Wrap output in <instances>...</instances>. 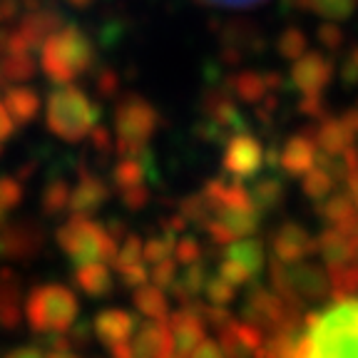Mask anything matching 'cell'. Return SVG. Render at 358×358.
Returning <instances> with one entry per match:
<instances>
[{
  "instance_id": "6da1fadb",
  "label": "cell",
  "mask_w": 358,
  "mask_h": 358,
  "mask_svg": "<svg viewBox=\"0 0 358 358\" xmlns=\"http://www.w3.org/2000/svg\"><path fill=\"white\" fill-rule=\"evenodd\" d=\"M303 326H306L308 356H358V301L353 299L336 301L324 313H306Z\"/></svg>"
},
{
  "instance_id": "7a4b0ae2",
  "label": "cell",
  "mask_w": 358,
  "mask_h": 358,
  "mask_svg": "<svg viewBox=\"0 0 358 358\" xmlns=\"http://www.w3.org/2000/svg\"><path fill=\"white\" fill-rule=\"evenodd\" d=\"M40 67L45 78L55 85H70L95 65L97 50L85 30L78 25H62L40 45Z\"/></svg>"
},
{
  "instance_id": "3957f363",
  "label": "cell",
  "mask_w": 358,
  "mask_h": 358,
  "mask_svg": "<svg viewBox=\"0 0 358 358\" xmlns=\"http://www.w3.org/2000/svg\"><path fill=\"white\" fill-rule=\"evenodd\" d=\"M97 120H100V105L73 85H60L48 95L45 122H48V129L60 140H85L97 124Z\"/></svg>"
},
{
  "instance_id": "277c9868",
  "label": "cell",
  "mask_w": 358,
  "mask_h": 358,
  "mask_svg": "<svg viewBox=\"0 0 358 358\" xmlns=\"http://www.w3.org/2000/svg\"><path fill=\"white\" fill-rule=\"evenodd\" d=\"M55 239L75 266L87 262H105L112 266L120 249V241L112 239L105 227L97 224L90 214H73L70 219H65L57 227Z\"/></svg>"
},
{
  "instance_id": "5b68a950",
  "label": "cell",
  "mask_w": 358,
  "mask_h": 358,
  "mask_svg": "<svg viewBox=\"0 0 358 358\" xmlns=\"http://www.w3.org/2000/svg\"><path fill=\"white\" fill-rule=\"evenodd\" d=\"M80 316V299L65 284L33 286L25 301V319L35 334H65Z\"/></svg>"
},
{
  "instance_id": "8992f818",
  "label": "cell",
  "mask_w": 358,
  "mask_h": 358,
  "mask_svg": "<svg viewBox=\"0 0 358 358\" xmlns=\"http://www.w3.org/2000/svg\"><path fill=\"white\" fill-rule=\"evenodd\" d=\"M159 127V110L140 95H122L115 102V132L120 155H140Z\"/></svg>"
},
{
  "instance_id": "52a82bcc",
  "label": "cell",
  "mask_w": 358,
  "mask_h": 358,
  "mask_svg": "<svg viewBox=\"0 0 358 358\" xmlns=\"http://www.w3.org/2000/svg\"><path fill=\"white\" fill-rule=\"evenodd\" d=\"M239 319L264 329V334L274 331L276 326H281L284 321H303L301 313L291 311L276 291H268L266 286L252 284V281H249V294H246V299H244Z\"/></svg>"
},
{
  "instance_id": "ba28073f",
  "label": "cell",
  "mask_w": 358,
  "mask_h": 358,
  "mask_svg": "<svg viewBox=\"0 0 358 358\" xmlns=\"http://www.w3.org/2000/svg\"><path fill=\"white\" fill-rule=\"evenodd\" d=\"M169 329H172L174 356L185 358L192 356L196 343L207 336V321H204V303L192 299L189 303H182L179 311L167 316Z\"/></svg>"
},
{
  "instance_id": "9c48e42d",
  "label": "cell",
  "mask_w": 358,
  "mask_h": 358,
  "mask_svg": "<svg viewBox=\"0 0 358 358\" xmlns=\"http://www.w3.org/2000/svg\"><path fill=\"white\" fill-rule=\"evenodd\" d=\"M224 172L236 179H252L264 167V150L249 132H236L227 140L222 157Z\"/></svg>"
},
{
  "instance_id": "30bf717a",
  "label": "cell",
  "mask_w": 358,
  "mask_h": 358,
  "mask_svg": "<svg viewBox=\"0 0 358 358\" xmlns=\"http://www.w3.org/2000/svg\"><path fill=\"white\" fill-rule=\"evenodd\" d=\"M336 65L331 57L321 55V52H303L301 57L294 60L291 65V87L299 92H324L329 83L334 80Z\"/></svg>"
},
{
  "instance_id": "8fae6325",
  "label": "cell",
  "mask_w": 358,
  "mask_h": 358,
  "mask_svg": "<svg viewBox=\"0 0 358 358\" xmlns=\"http://www.w3.org/2000/svg\"><path fill=\"white\" fill-rule=\"evenodd\" d=\"M43 249V229L33 222L0 227V257L13 262H30Z\"/></svg>"
},
{
  "instance_id": "7c38bea8",
  "label": "cell",
  "mask_w": 358,
  "mask_h": 358,
  "mask_svg": "<svg viewBox=\"0 0 358 358\" xmlns=\"http://www.w3.org/2000/svg\"><path fill=\"white\" fill-rule=\"evenodd\" d=\"M289 279L294 294L301 296L303 301H324V299H331V276L326 266H319V264H311L306 259H301V262L289 264Z\"/></svg>"
},
{
  "instance_id": "4fadbf2b",
  "label": "cell",
  "mask_w": 358,
  "mask_h": 358,
  "mask_svg": "<svg viewBox=\"0 0 358 358\" xmlns=\"http://www.w3.org/2000/svg\"><path fill=\"white\" fill-rule=\"evenodd\" d=\"M134 356L145 358H169L174 356L172 329H169L167 316L164 319H147L145 324L137 326L132 336Z\"/></svg>"
},
{
  "instance_id": "5bb4252c",
  "label": "cell",
  "mask_w": 358,
  "mask_h": 358,
  "mask_svg": "<svg viewBox=\"0 0 358 358\" xmlns=\"http://www.w3.org/2000/svg\"><path fill=\"white\" fill-rule=\"evenodd\" d=\"M110 199V187L100 174L90 172L87 167L80 169V179L75 189H70V201L67 209L73 214H97Z\"/></svg>"
},
{
  "instance_id": "9a60e30c",
  "label": "cell",
  "mask_w": 358,
  "mask_h": 358,
  "mask_svg": "<svg viewBox=\"0 0 358 358\" xmlns=\"http://www.w3.org/2000/svg\"><path fill=\"white\" fill-rule=\"evenodd\" d=\"M271 249H274V257L281 259L286 264L301 262L313 254H319V239L308 234L303 227L294 222H286L279 231L271 239Z\"/></svg>"
},
{
  "instance_id": "2e32d148",
  "label": "cell",
  "mask_w": 358,
  "mask_h": 358,
  "mask_svg": "<svg viewBox=\"0 0 358 358\" xmlns=\"http://www.w3.org/2000/svg\"><path fill=\"white\" fill-rule=\"evenodd\" d=\"M140 326V319L124 308H105L92 321V334L105 348L117 346V343L132 341L134 331Z\"/></svg>"
},
{
  "instance_id": "e0dca14e",
  "label": "cell",
  "mask_w": 358,
  "mask_h": 358,
  "mask_svg": "<svg viewBox=\"0 0 358 358\" xmlns=\"http://www.w3.org/2000/svg\"><path fill=\"white\" fill-rule=\"evenodd\" d=\"M73 281L90 299H105L115 291V279H112V271L105 262L78 264L73 271Z\"/></svg>"
},
{
  "instance_id": "ac0fdd59",
  "label": "cell",
  "mask_w": 358,
  "mask_h": 358,
  "mask_svg": "<svg viewBox=\"0 0 358 358\" xmlns=\"http://www.w3.org/2000/svg\"><path fill=\"white\" fill-rule=\"evenodd\" d=\"M316 142L308 140L306 134H294L289 142H286V147L281 150V162L279 167L284 169L286 174H291V177H299V174L308 172V169L313 167V159H316Z\"/></svg>"
},
{
  "instance_id": "d6986e66",
  "label": "cell",
  "mask_w": 358,
  "mask_h": 358,
  "mask_svg": "<svg viewBox=\"0 0 358 358\" xmlns=\"http://www.w3.org/2000/svg\"><path fill=\"white\" fill-rule=\"evenodd\" d=\"M40 95L33 87L25 85H15V87H6V97L3 105L8 107L10 117L15 120V124H30L40 115Z\"/></svg>"
},
{
  "instance_id": "ffe728a7",
  "label": "cell",
  "mask_w": 358,
  "mask_h": 358,
  "mask_svg": "<svg viewBox=\"0 0 358 358\" xmlns=\"http://www.w3.org/2000/svg\"><path fill=\"white\" fill-rule=\"evenodd\" d=\"M0 326H20V281L10 268L0 271Z\"/></svg>"
},
{
  "instance_id": "44dd1931",
  "label": "cell",
  "mask_w": 358,
  "mask_h": 358,
  "mask_svg": "<svg viewBox=\"0 0 358 358\" xmlns=\"http://www.w3.org/2000/svg\"><path fill=\"white\" fill-rule=\"evenodd\" d=\"M356 142V134L346 127L341 117H326L321 120L319 129H316V147H321L329 155H341L348 145Z\"/></svg>"
},
{
  "instance_id": "7402d4cb",
  "label": "cell",
  "mask_w": 358,
  "mask_h": 358,
  "mask_svg": "<svg viewBox=\"0 0 358 358\" xmlns=\"http://www.w3.org/2000/svg\"><path fill=\"white\" fill-rule=\"evenodd\" d=\"M214 217L222 224H227L236 239L239 236H252L259 229V224H262L257 207H217Z\"/></svg>"
},
{
  "instance_id": "603a6c76",
  "label": "cell",
  "mask_w": 358,
  "mask_h": 358,
  "mask_svg": "<svg viewBox=\"0 0 358 358\" xmlns=\"http://www.w3.org/2000/svg\"><path fill=\"white\" fill-rule=\"evenodd\" d=\"M204 281H207V268H204V264L199 259V262L187 264V268L182 274H177V279L169 286V291H172V296L179 303H189L192 299H196L201 294Z\"/></svg>"
},
{
  "instance_id": "cb8c5ba5",
  "label": "cell",
  "mask_w": 358,
  "mask_h": 358,
  "mask_svg": "<svg viewBox=\"0 0 358 358\" xmlns=\"http://www.w3.org/2000/svg\"><path fill=\"white\" fill-rule=\"evenodd\" d=\"M227 90L241 102H249V105H257L268 90L264 85L262 73H254V70H244V73H236L227 78Z\"/></svg>"
},
{
  "instance_id": "d4e9b609",
  "label": "cell",
  "mask_w": 358,
  "mask_h": 358,
  "mask_svg": "<svg viewBox=\"0 0 358 358\" xmlns=\"http://www.w3.org/2000/svg\"><path fill=\"white\" fill-rule=\"evenodd\" d=\"M224 257L239 262L252 276H257L264 268V246L259 239H246V236H239V239H234V241L227 244V254H224Z\"/></svg>"
},
{
  "instance_id": "484cf974",
  "label": "cell",
  "mask_w": 358,
  "mask_h": 358,
  "mask_svg": "<svg viewBox=\"0 0 358 358\" xmlns=\"http://www.w3.org/2000/svg\"><path fill=\"white\" fill-rule=\"evenodd\" d=\"M134 308L147 319H164L169 316V301L164 289L155 284H142L134 289Z\"/></svg>"
},
{
  "instance_id": "4316f807",
  "label": "cell",
  "mask_w": 358,
  "mask_h": 358,
  "mask_svg": "<svg viewBox=\"0 0 358 358\" xmlns=\"http://www.w3.org/2000/svg\"><path fill=\"white\" fill-rule=\"evenodd\" d=\"M249 194H252L254 207H257L259 212H271V209L279 207L281 199H284V182H281L276 174H268V177H262L254 182Z\"/></svg>"
},
{
  "instance_id": "83f0119b",
  "label": "cell",
  "mask_w": 358,
  "mask_h": 358,
  "mask_svg": "<svg viewBox=\"0 0 358 358\" xmlns=\"http://www.w3.org/2000/svg\"><path fill=\"white\" fill-rule=\"evenodd\" d=\"M0 73L8 83H25L38 73L33 52H0Z\"/></svg>"
},
{
  "instance_id": "f1b7e54d",
  "label": "cell",
  "mask_w": 358,
  "mask_h": 358,
  "mask_svg": "<svg viewBox=\"0 0 358 358\" xmlns=\"http://www.w3.org/2000/svg\"><path fill=\"white\" fill-rule=\"evenodd\" d=\"M291 3L326 20H348L358 10V0H291Z\"/></svg>"
},
{
  "instance_id": "f546056e",
  "label": "cell",
  "mask_w": 358,
  "mask_h": 358,
  "mask_svg": "<svg viewBox=\"0 0 358 358\" xmlns=\"http://www.w3.org/2000/svg\"><path fill=\"white\" fill-rule=\"evenodd\" d=\"M331 299L343 301V299L358 296V259L341 268H331Z\"/></svg>"
},
{
  "instance_id": "4dcf8cb0",
  "label": "cell",
  "mask_w": 358,
  "mask_h": 358,
  "mask_svg": "<svg viewBox=\"0 0 358 358\" xmlns=\"http://www.w3.org/2000/svg\"><path fill=\"white\" fill-rule=\"evenodd\" d=\"M147 179V172H145V164H142L140 155H122L115 167H112V182L117 187L120 192L127 189V187H134V185H145Z\"/></svg>"
},
{
  "instance_id": "1f68e13d",
  "label": "cell",
  "mask_w": 358,
  "mask_h": 358,
  "mask_svg": "<svg viewBox=\"0 0 358 358\" xmlns=\"http://www.w3.org/2000/svg\"><path fill=\"white\" fill-rule=\"evenodd\" d=\"M67 201H70V185L62 177L50 179L40 194V204H43V212L48 217H60L67 209Z\"/></svg>"
},
{
  "instance_id": "d6a6232c",
  "label": "cell",
  "mask_w": 358,
  "mask_h": 358,
  "mask_svg": "<svg viewBox=\"0 0 358 358\" xmlns=\"http://www.w3.org/2000/svg\"><path fill=\"white\" fill-rule=\"evenodd\" d=\"M319 212L329 224H336V222H341L343 217H348V214L358 212V209L346 189V192H336V194H331L329 199L324 196V199L319 201Z\"/></svg>"
},
{
  "instance_id": "836d02e7",
  "label": "cell",
  "mask_w": 358,
  "mask_h": 358,
  "mask_svg": "<svg viewBox=\"0 0 358 358\" xmlns=\"http://www.w3.org/2000/svg\"><path fill=\"white\" fill-rule=\"evenodd\" d=\"M301 177H303L301 179L303 194H306L308 199H313V201H321L324 196H329L331 192H334V187H336V182L321 167H311L308 172H303Z\"/></svg>"
},
{
  "instance_id": "e575fe53",
  "label": "cell",
  "mask_w": 358,
  "mask_h": 358,
  "mask_svg": "<svg viewBox=\"0 0 358 358\" xmlns=\"http://www.w3.org/2000/svg\"><path fill=\"white\" fill-rule=\"evenodd\" d=\"M276 50H279V55L284 57V60H296V57H301L303 52L308 50V40H306V33L299 28H286L284 33L279 35V40H276Z\"/></svg>"
},
{
  "instance_id": "d590c367",
  "label": "cell",
  "mask_w": 358,
  "mask_h": 358,
  "mask_svg": "<svg viewBox=\"0 0 358 358\" xmlns=\"http://www.w3.org/2000/svg\"><path fill=\"white\" fill-rule=\"evenodd\" d=\"M179 214H182L187 222H194L196 227L204 229V224L214 217V209L209 207L207 199H204V194L199 192V194H189L187 199L179 201Z\"/></svg>"
},
{
  "instance_id": "8d00e7d4",
  "label": "cell",
  "mask_w": 358,
  "mask_h": 358,
  "mask_svg": "<svg viewBox=\"0 0 358 358\" xmlns=\"http://www.w3.org/2000/svg\"><path fill=\"white\" fill-rule=\"evenodd\" d=\"M20 201H22V185H20V179L3 174V177H0V227L6 224L8 212H13V209H15L17 204H20Z\"/></svg>"
},
{
  "instance_id": "74e56055",
  "label": "cell",
  "mask_w": 358,
  "mask_h": 358,
  "mask_svg": "<svg viewBox=\"0 0 358 358\" xmlns=\"http://www.w3.org/2000/svg\"><path fill=\"white\" fill-rule=\"evenodd\" d=\"M204 296L209 299V303L214 306H229L231 301L236 299V286L229 284V281L224 279V276H207L204 281Z\"/></svg>"
},
{
  "instance_id": "f35d334b",
  "label": "cell",
  "mask_w": 358,
  "mask_h": 358,
  "mask_svg": "<svg viewBox=\"0 0 358 358\" xmlns=\"http://www.w3.org/2000/svg\"><path fill=\"white\" fill-rule=\"evenodd\" d=\"M174 244H177V234H169V231H164L162 236H155V239H150L145 246H142V262H145V264H157V262H162V259L172 257Z\"/></svg>"
},
{
  "instance_id": "ab89813d",
  "label": "cell",
  "mask_w": 358,
  "mask_h": 358,
  "mask_svg": "<svg viewBox=\"0 0 358 358\" xmlns=\"http://www.w3.org/2000/svg\"><path fill=\"white\" fill-rule=\"evenodd\" d=\"M142 239L137 234H127L122 239V244H120L117 249V257H115V262H112V266L115 268H122L127 266V264H137L142 262Z\"/></svg>"
},
{
  "instance_id": "60d3db41",
  "label": "cell",
  "mask_w": 358,
  "mask_h": 358,
  "mask_svg": "<svg viewBox=\"0 0 358 358\" xmlns=\"http://www.w3.org/2000/svg\"><path fill=\"white\" fill-rule=\"evenodd\" d=\"M177 279V259L167 257L162 262L152 264V271H150V284L159 286V289L169 291V286L174 284Z\"/></svg>"
},
{
  "instance_id": "b9f144b4",
  "label": "cell",
  "mask_w": 358,
  "mask_h": 358,
  "mask_svg": "<svg viewBox=\"0 0 358 358\" xmlns=\"http://www.w3.org/2000/svg\"><path fill=\"white\" fill-rule=\"evenodd\" d=\"M316 38H319V43L324 45L329 52H336L343 48V40H346V35H343V30L338 28V22L334 20H326L321 22L319 28H316Z\"/></svg>"
},
{
  "instance_id": "7bdbcfd3",
  "label": "cell",
  "mask_w": 358,
  "mask_h": 358,
  "mask_svg": "<svg viewBox=\"0 0 358 358\" xmlns=\"http://www.w3.org/2000/svg\"><path fill=\"white\" fill-rule=\"evenodd\" d=\"M219 346H222L224 356H229V358H246V356H252V351L244 346V343L239 341V336L231 331V326L227 324L224 329H219Z\"/></svg>"
},
{
  "instance_id": "ee69618b",
  "label": "cell",
  "mask_w": 358,
  "mask_h": 358,
  "mask_svg": "<svg viewBox=\"0 0 358 358\" xmlns=\"http://www.w3.org/2000/svg\"><path fill=\"white\" fill-rule=\"evenodd\" d=\"M219 276H224V279L229 281V284H234L236 289H239V286H249V281L254 279L239 262H234V259H229V257H224L222 264H219Z\"/></svg>"
},
{
  "instance_id": "f6af8a7d",
  "label": "cell",
  "mask_w": 358,
  "mask_h": 358,
  "mask_svg": "<svg viewBox=\"0 0 358 358\" xmlns=\"http://www.w3.org/2000/svg\"><path fill=\"white\" fill-rule=\"evenodd\" d=\"M299 112L311 120L329 117V110H326V102H324V95H321V92H303V97L299 100Z\"/></svg>"
},
{
  "instance_id": "bcb514c9",
  "label": "cell",
  "mask_w": 358,
  "mask_h": 358,
  "mask_svg": "<svg viewBox=\"0 0 358 358\" xmlns=\"http://www.w3.org/2000/svg\"><path fill=\"white\" fill-rule=\"evenodd\" d=\"M174 259H177V264H192V262H199L201 259V246L196 239H192V236H185V239H177V244H174Z\"/></svg>"
},
{
  "instance_id": "7dc6e473",
  "label": "cell",
  "mask_w": 358,
  "mask_h": 358,
  "mask_svg": "<svg viewBox=\"0 0 358 358\" xmlns=\"http://www.w3.org/2000/svg\"><path fill=\"white\" fill-rule=\"evenodd\" d=\"M120 271V279H122L124 286L129 289H137V286L147 284L150 281V271H147L145 262H137V264H127V266L117 268Z\"/></svg>"
},
{
  "instance_id": "c3c4849f",
  "label": "cell",
  "mask_w": 358,
  "mask_h": 358,
  "mask_svg": "<svg viewBox=\"0 0 358 358\" xmlns=\"http://www.w3.org/2000/svg\"><path fill=\"white\" fill-rule=\"evenodd\" d=\"M120 196H122L124 207L132 209V212H140V209H145L147 204H150V189H147L145 185L127 187V189L120 192Z\"/></svg>"
},
{
  "instance_id": "681fc988",
  "label": "cell",
  "mask_w": 358,
  "mask_h": 358,
  "mask_svg": "<svg viewBox=\"0 0 358 358\" xmlns=\"http://www.w3.org/2000/svg\"><path fill=\"white\" fill-rule=\"evenodd\" d=\"M95 87L102 97H115L120 92V75L110 67H102L95 75Z\"/></svg>"
},
{
  "instance_id": "f907efd6",
  "label": "cell",
  "mask_w": 358,
  "mask_h": 358,
  "mask_svg": "<svg viewBox=\"0 0 358 358\" xmlns=\"http://www.w3.org/2000/svg\"><path fill=\"white\" fill-rule=\"evenodd\" d=\"M204 321H207V326H214V329H224L227 324H231L234 321V316H231L229 311H227V306H214V303H204Z\"/></svg>"
},
{
  "instance_id": "816d5d0a",
  "label": "cell",
  "mask_w": 358,
  "mask_h": 358,
  "mask_svg": "<svg viewBox=\"0 0 358 358\" xmlns=\"http://www.w3.org/2000/svg\"><path fill=\"white\" fill-rule=\"evenodd\" d=\"M338 75H341V80L348 87L358 85V45L351 48V52H348V57L343 60V65L338 67Z\"/></svg>"
},
{
  "instance_id": "f5cc1de1",
  "label": "cell",
  "mask_w": 358,
  "mask_h": 358,
  "mask_svg": "<svg viewBox=\"0 0 358 358\" xmlns=\"http://www.w3.org/2000/svg\"><path fill=\"white\" fill-rule=\"evenodd\" d=\"M90 137H92V147H95L97 152H100L102 157L105 155H110L112 152V147H115V140H112V134H110V129L107 127H92V132H90Z\"/></svg>"
},
{
  "instance_id": "db71d44e",
  "label": "cell",
  "mask_w": 358,
  "mask_h": 358,
  "mask_svg": "<svg viewBox=\"0 0 358 358\" xmlns=\"http://www.w3.org/2000/svg\"><path fill=\"white\" fill-rule=\"evenodd\" d=\"M90 331H92V324H85V321L78 324V321H75L65 334H67V338H70V343H73V348H78V346H87Z\"/></svg>"
},
{
  "instance_id": "11a10c76",
  "label": "cell",
  "mask_w": 358,
  "mask_h": 358,
  "mask_svg": "<svg viewBox=\"0 0 358 358\" xmlns=\"http://www.w3.org/2000/svg\"><path fill=\"white\" fill-rule=\"evenodd\" d=\"M192 356L194 358H222L224 351H222V346H219V341H212V338L204 336V338L196 343L194 351H192Z\"/></svg>"
},
{
  "instance_id": "9f6ffc18",
  "label": "cell",
  "mask_w": 358,
  "mask_h": 358,
  "mask_svg": "<svg viewBox=\"0 0 358 358\" xmlns=\"http://www.w3.org/2000/svg\"><path fill=\"white\" fill-rule=\"evenodd\" d=\"M22 3L20 0H0V22H13L20 17Z\"/></svg>"
},
{
  "instance_id": "6f0895ef",
  "label": "cell",
  "mask_w": 358,
  "mask_h": 358,
  "mask_svg": "<svg viewBox=\"0 0 358 358\" xmlns=\"http://www.w3.org/2000/svg\"><path fill=\"white\" fill-rule=\"evenodd\" d=\"M13 132H15V120L10 117L8 107L3 105V102H0V142L10 140Z\"/></svg>"
},
{
  "instance_id": "680465c9",
  "label": "cell",
  "mask_w": 358,
  "mask_h": 358,
  "mask_svg": "<svg viewBox=\"0 0 358 358\" xmlns=\"http://www.w3.org/2000/svg\"><path fill=\"white\" fill-rule=\"evenodd\" d=\"M8 358H40L45 356L43 346H15L10 351H6Z\"/></svg>"
},
{
  "instance_id": "91938a15",
  "label": "cell",
  "mask_w": 358,
  "mask_h": 358,
  "mask_svg": "<svg viewBox=\"0 0 358 358\" xmlns=\"http://www.w3.org/2000/svg\"><path fill=\"white\" fill-rule=\"evenodd\" d=\"M262 78L268 92H274V90H279L281 85H284V78H281V73H276V70H266V73H262Z\"/></svg>"
},
{
  "instance_id": "94428289",
  "label": "cell",
  "mask_w": 358,
  "mask_h": 358,
  "mask_svg": "<svg viewBox=\"0 0 358 358\" xmlns=\"http://www.w3.org/2000/svg\"><path fill=\"white\" fill-rule=\"evenodd\" d=\"M207 3H217V6H227V8H252V6H262L264 0H207Z\"/></svg>"
},
{
  "instance_id": "6125c7cd",
  "label": "cell",
  "mask_w": 358,
  "mask_h": 358,
  "mask_svg": "<svg viewBox=\"0 0 358 358\" xmlns=\"http://www.w3.org/2000/svg\"><path fill=\"white\" fill-rule=\"evenodd\" d=\"M281 162V152L276 150V147H268V150H264V167L268 169H276Z\"/></svg>"
},
{
  "instance_id": "be15d7a7",
  "label": "cell",
  "mask_w": 358,
  "mask_h": 358,
  "mask_svg": "<svg viewBox=\"0 0 358 358\" xmlns=\"http://www.w3.org/2000/svg\"><path fill=\"white\" fill-rule=\"evenodd\" d=\"M346 187H348V194H351L353 204H356V209H358V174H356V172H351V174H348V179H346Z\"/></svg>"
},
{
  "instance_id": "e7e4bbea",
  "label": "cell",
  "mask_w": 358,
  "mask_h": 358,
  "mask_svg": "<svg viewBox=\"0 0 358 358\" xmlns=\"http://www.w3.org/2000/svg\"><path fill=\"white\" fill-rule=\"evenodd\" d=\"M67 3H70L73 8H90L95 0H67Z\"/></svg>"
},
{
  "instance_id": "03108f58",
  "label": "cell",
  "mask_w": 358,
  "mask_h": 358,
  "mask_svg": "<svg viewBox=\"0 0 358 358\" xmlns=\"http://www.w3.org/2000/svg\"><path fill=\"white\" fill-rule=\"evenodd\" d=\"M0 155H3V142H0Z\"/></svg>"
}]
</instances>
